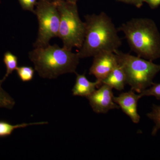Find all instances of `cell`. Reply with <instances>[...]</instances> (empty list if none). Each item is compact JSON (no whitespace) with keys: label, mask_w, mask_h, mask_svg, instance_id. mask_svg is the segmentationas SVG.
Masks as SVG:
<instances>
[{"label":"cell","mask_w":160,"mask_h":160,"mask_svg":"<svg viewBox=\"0 0 160 160\" xmlns=\"http://www.w3.org/2000/svg\"><path fill=\"white\" fill-rule=\"evenodd\" d=\"M87 98L92 110L97 113H106L111 109H119L115 102L112 89L106 84H102Z\"/></svg>","instance_id":"52a82bcc"},{"label":"cell","mask_w":160,"mask_h":160,"mask_svg":"<svg viewBox=\"0 0 160 160\" xmlns=\"http://www.w3.org/2000/svg\"><path fill=\"white\" fill-rule=\"evenodd\" d=\"M147 116L150 119L152 120L155 123L152 135H155L160 129V106L153 105L152 110L150 112L147 113Z\"/></svg>","instance_id":"9a60e30c"},{"label":"cell","mask_w":160,"mask_h":160,"mask_svg":"<svg viewBox=\"0 0 160 160\" xmlns=\"http://www.w3.org/2000/svg\"><path fill=\"white\" fill-rule=\"evenodd\" d=\"M66 1H69V2H77L79 0H66Z\"/></svg>","instance_id":"44dd1931"},{"label":"cell","mask_w":160,"mask_h":160,"mask_svg":"<svg viewBox=\"0 0 160 160\" xmlns=\"http://www.w3.org/2000/svg\"><path fill=\"white\" fill-rule=\"evenodd\" d=\"M48 124V122H38L24 123L22 124L12 125L6 121H0V138H5L9 136L15 129L24 128L29 126L34 125H42Z\"/></svg>","instance_id":"7c38bea8"},{"label":"cell","mask_w":160,"mask_h":160,"mask_svg":"<svg viewBox=\"0 0 160 160\" xmlns=\"http://www.w3.org/2000/svg\"><path fill=\"white\" fill-rule=\"evenodd\" d=\"M29 58L39 75L49 79L76 73L80 59L77 53L56 44L34 48L29 52Z\"/></svg>","instance_id":"7a4b0ae2"},{"label":"cell","mask_w":160,"mask_h":160,"mask_svg":"<svg viewBox=\"0 0 160 160\" xmlns=\"http://www.w3.org/2000/svg\"><path fill=\"white\" fill-rule=\"evenodd\" d=\"M16 71L20 79L23 82H29L34 77V69L31 66H20L18 67Z\"/></svg>","instance_id":"2e32d148"},{"label":"cell","mask_w":160,"mask_h":160,"mask_svg":"<svg viewBox=\"0 0 160 160\" xmlns=\"http://www.w3.org/2000/svg\"><path fill=\"white\" fill-rule=\"evenodd\" d=\"M141 97L153 96L160 100V83L154 84L140 93Z\"/></svg>","instance_id":"e0dca14e"},{"label":"cell","mask_w":160,"mask_h":160,"mask_svg":"<svg viewBox=\"0 0 160 160\" xmlns=\"http://www.w3.org/2000/svg\"><path fill=\"white\" fill-rule=\"evenodd\" d=\"M48 1H54V0H48Z\"/></svg>","instance_id":"7402d4cb"},{"label":"cell","mask_w":160,"mask_h":160,"mask_svg":"<svg viewBox=\"0 0 160 160\" xmlns=\"http://www.w3.org/2000/svg\"><path fill=\"white\" fill-rule=\"evenodd\" d=\"M116 1L133 5L138 8H141L142 6L143 3L145 2V0H116Z\"/></svg>","instance_id":"d6986e66"},{"label":"cell","mask_w":160,"mask_h":160,"mask_svg":"<svg viewBox=\"0 0 160 160\" xmlns=\"http://www.w3.org/2000/svg\"><path fill=\"white\" fill-rule=\"evenodd\" d=\"M38 31L34 48L47 46L53 38L58 36L60 15L54 1L38 0L35 9Z\"/></svg>","instance_id":"8992f818"},{"label":"cell","mask_w":160,"mask_h":160,"mask_svg":"<svg viewBox=\"0 0 160 160\" xmlns=\"http://www.w3.org/2000/svg\"><path fill=\"white\" fill-rule=\"evenodd\" d=\"M114 53L118 64L126 75V83L132 90L140 93L154 84L153 80L160 71V65L118 49Z\"/></svg>","instance_id":"277c9868"},{"label":"cell","mask_w":160,"mask_h":160,"mask_svg":"<svg viewBox=\"0 0 160 160\" xmlns=\"http://www.w3.org/2000/svg\"><path fill=\"white\" fill-rule=\"evenodd\" d=\"M60 15L58 36L63 47L69 50L82 46L86 24L80 18L77 2L66 0H54Z\"/></svg>","instance_id":"5b68a950"},{"label":"cell","mask_w":160,"mask_h":160,"mask_svg":"<svg viewBox=\"0 0 160 160\" xmlns=\"http://www.w3.org/2000/svg\"><path fill=\"white\" fill-rule=\"evenodd\" d=\"M140 93L136 94L131 90L121 93L118 97H114L115 102L119 106L123 112L130 118L133 123L139 122L140 116L138 112V103L142 98Z\"/></svg>","instance_id":"9c48e42d"},{"label":"cell","mask_w":160,"mask_h":160,"mask_svg":"<svg viewBox=\"0 0 160 160\" xmlns=\"http://www.w3.org/2000/svg\"><path fill=\"white\" fill-rule=\"evenodd\" d=\"M152 9H155L160 5V0H145Z\"/></svg>","instance_id":"ffe728a7"},{"label":"cell","mask_w":160,"mask_h":160,"mask_svg":"<svg viewBox=\"0 0 160 160\" xmlns=\"http://www.w3.org/2000/svg\"><path fill=\"white\" fill-rule=\"evenodd\" d=\"M86 32L82 46L77 52L80 59L106 52H114L122 44L118 30L109 17L102 12L84 16Z\"/></svg>","instance_id":"6da1fadb"},{"label":"cell","mask_w":160,"mask_h":160,"mask_svg":"<svg viewBox=\"0 0 160 160\" xmlns=\"http://www.w3.org/2000/svg\"><path fill=\"white\" fill-rule=\"evenodd\" d=\"M4 82L0 78V108L11 109L15 105L14 99L4 90L2 87V84Z\"/></svg>","instance_id":"5bb4252c"},{"label":"cell","mask_w":160,"mask_h":160,"mask_svg":"<svg viewBox=\"0 0 160 160\" xmlns=\"http://www.w3.org/2000/svg\"><path fill=\"white\" fill-rule=\"evenodd\" d=\"M21 7L24 10L34 13L35 7L38 0H18Z\"/></svg>","instance_id":"ac0fdd59"},{"label":"cell","mask_w":160,"mask_h":160,"mask_svg":"<svg viewBox=\"0 0 160 160\" xmlns=\"http://www.w3.org/2000/svg\"><path fill=\"white\" fill-rule=\"evenodd\" d=\"M76 79L72 89V94L77 96L85 97L87 98L98 88L102 83L97 80L94 82H90L87 78L85 73L80 74L76 72Z\"/></svg>","instance_id":"30bf717a"},{"label":"cell","mask_w":160,"mask_h":160,"mask_svg":"<svg viewBox=\"0 0 160 160\" xmlns=\"http://www.w3.org/2000/svg\"><path fill=\"white\" fill-rule=\"evenodd\" d=\"M102 83L118 91L124 89L127 84L126 75L118 63L109 75L103 80Z\"/></svg>","instance_id":"8fae6325"},{"label":"cell","mask_w":160,"mask_h":160,"mask_svg":"<svg viewBox=\"0 0 160 160\" xmlns=\"http://www.w3.org/2000/svg\"><path fill=\"white\" fill-rule=\"evenodd\" d=\"M3 61L6 65V74L2 79L5 81L9 75L14 70H16L18 67V58L16 56L9 51L5 52L3 58Z\"/></svg>","instance_id":"4fadbf2b"},{"label":"cell","mask_w":160,"mask_h":160,"mask_svg":"<svg viewBox=\"0 0 160 160\" xmlns=\"http://www.w3.org/2000/svg\"><path fill=\"white\" fill-rule=\"evenodd\" d=\"M117 64L114 52H102L93 57V62L89 69V74L94 76L97 80L102 83Z\"/></svg>","instance_id":"ba28073f"},{"label":"cell","mask_w":160,"mask_h":160,"mask_svg":"<svg viewBox=\"0 0 160 160\" xmlns=\"http://www.w3.org/2000/svg\"><path fill=\"white\" fill-rule=\"evenodd\" d=\"M118 30L124 33L138 56L152 62L160 58V34L153 20L132 18L122 24Z\"/></svg>","instance_id":"3957f363"}]
</instances>
